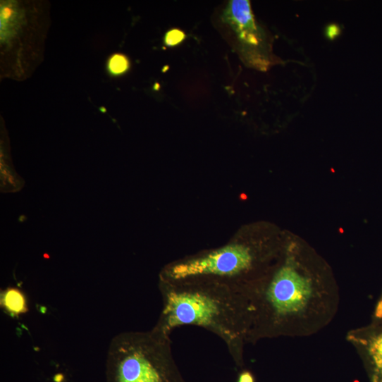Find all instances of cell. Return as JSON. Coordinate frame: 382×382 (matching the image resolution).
Segmentation results:
<instances>
[{
	"mask_svg": "<svg viewBox=\"0 0 382 382\" xmlns=\"http://www.w3.org/2000/svg\"><path fill=\"white\" fill-rule=\"evenodd\" d=\"M238 382H255V378L249 371H243L240 374Z\"/></svg>",
	"mask_w": 382,
	"mask_h": 382,
	"instance_id": "9c48e42d",
	"label": "cell"
},
{
	"mask_svg": "<svg viewBox=\"0 0 382 382\" xmlns=\"http://www.w3.org/2000/svg\"><path fill=\"white\" fill-rule=\"evenodd\" d=\"M375 316L377 318H382V297L379 300L375 310Z\"/></svg>",
	"mask_w": 382,
	"mask_h": 382,
	"instance_id": "8fae6325",
	"label": "cell"
},
{
	"mask_svg": "<svg viewBox=\"0 0 382 382\" xmlns=\"http://www.w3.org/2000/svg\"><path fill=\"white\" fill-rule=\"evenodd\" d=\"M223 20L234 32L242 58L259 68L268 66L269 49L266 35L255 21L250 3L233 0L225 9Z\"/></svg>",
	"mask_w": 382,
	"mask_h": 382,
	"instance_id": "277c9868",
	"label": "cell"
},
{
	"mask_svg": "<svg viewBox=\"0 0 382 382\" xmlns=\"http://www.w3.org/2000/svg\"><path fill=\"white\" fill-rule=\"evenodd\" d=\"M340 30L336 25H331L327 27L326 36L331 39H333L339 35Z\"/></svg>",
	"mask_w": 382,
	"mask_h": 382,
	"instance_id": "30bf717a",
	"label": "cell"
},
{
	"mask_svg": "<svg viewBox=\"0 0 382 382\" xmlns=\"http://www.w3.org/2000/svg\"><path fill=\"white\" fill-rule=\"evenodd\" d=\"M162 309L154 326L170 335L175 328L193 325L220 337L238 366L254 315L251 300L240 287L221 281L196 278L159 281Z\"/></svg>",
	"mask_w": 382,
	"mask_h": 382,
	"instance_id": "6da1fadb",
	"label": "cell"
},
{
	"mask_svg": "<svg viewBox=\"0 0 382 382\" xmlns=\"http://www.w3.org/2000/svg\"><path fill=\"white\" fill-rule=\"evenodd\" d=\"M368 350L376 371L382 374V334L372 338Z\"/></svg>",
	"mask_w": 382,
	"mask_h": 382,
	"instance_id": "8992f818",
	"label": "cell"
},
{
	"mask_svg": "<svg viewBox=\"0 0 382 382\" xmlns=\"http://www.w3.org/2000/svg\"><path fill=\"white\" fill-rule=\"evenodd\" d=\"M0 305L13 317L20 316L29 311L25 294L17 288L10 287L1 291Z\"/></svg>",
	"mask_w": 382,
	"mask_h": 382,
	"instance_id": "5b68a950",
	"label": "cell"
},
{
	"mask_svg": "<svg viewBox=\"0 0 382 382\" xmlns=\"http://www.w3.org/2000/svg\"><path fill=\"white\" fill-rule=\"evenodd\" d=\"M373 381L374 382H382V378H380L378 376H374Z\"/></svg>",
	"mask_w": 382,
	"mask_h": 382,
	"instance_id": "7c38bea8",
	"label": "cell"
},
{
	"mask_svg": "<svg viewBox=\"0 0 382 382\" xmlns=\"http://www.w3.org/2000/svg\"><path fill=\"white\" fill-rule=\"evenodd\" d=\"M128 62L122 55L113 56L109 62L110 70L114 74H121L127 70Z\"/></svg>",
	"mask_w": 382,
	"mask_h": 382,
	"instance_id": "52a82bcc",
	"label": "cell"
},
{
	"mask_svg": "<svg viewBox=\"0 0 382 382\" xmlns=\"http://www.w3.org/2000/svg\"><path fill=\"white\" fill-rule=\"evenodd\" d=\"M254 263L255 256L251 247L233 242L170 264L161 272L159 280L178 282L208 278L244 288L247 285L246 276L253 269Z\"/></svg>",
	"mask_w": 382,
	"mask_h": 382,
	"instance_id": "3957f363",
	"label": "cell"
},
{
	"mask_svg": "<svg viewBox=\"0 0 382 382\" xmlns=\"http://www.w3.org/2000/svg\"><path fill=\"white\" fill-rule=\"evenodd\" d=\"M106 382H185L175 362L170 335L154 327L124 332L111 341Z\"/></svg>",
	"mask_w": 382,
	"mask_h": 382,
	"instance_id": "7a4b0ae2",
	"label": "cell"
},
{
	"mask_svg": "<svg viewBox=\"0 0 382 382\" xmlns=\"http://www.w3.org/2000/svg\"><path fill=\"white\" fill-rule=\"evenodd\" d=\"M185 39V34L178 30L169 31L165 37V43L167 46L173 47L182 42Z\"/></svg>",
	"mask_w": 382,
	"mask_h": 382,
	"instance_id": "ba28073f",
	"label": "cell"
}]
</instances>
